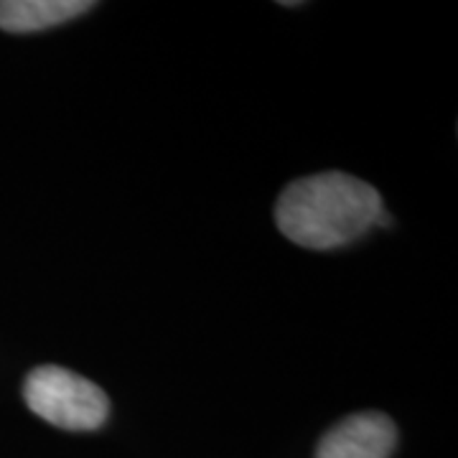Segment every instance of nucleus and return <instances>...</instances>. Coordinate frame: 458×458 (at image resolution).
Masks as SVG:
<instances>
[{"instance_id": "2", "label": "nucleus", "mask_w": 458, "mask_h": 458, "mask_svg": "<svg viewBox=\"0 0 458 458\" xmlns=\"http://www.w3.org/2000/svg\"><path fill=\"white\" fill-rule=\"evenodd\" d=\"M23 400L41 420L64 430H98L110 412V400L102 387L56 364H44L29 372Z\"/></svg>"}, {"instance_id": "4", "label": "nucleus", "mask_w": 458, "mask_h": 458, "mask_svg": "<svg viewBox=\"0 0 458 458\" xmlns=\"http://www.w3.org/2000/svg\"><path fill=\"white\" fill-rule=\"evenodd\" d=\"M92 8V0H0V29L8 33L47 31Z\"/></svg>"}, {"instance_id": "3", "label": "nucleus", "mask_w": 458, "mask_h": 458, "mask_svg": "<svg viewBox=\"0 0 458 458\" xmlns=\"http://www.w3.org/2000/svg\"><path fill=\"white\" fill-rule=\"evenodd\" d=\"M397 445V428L377 410L346 415L328 428L316 448V458H390Z\"/></svg>"}, {"instance_id": "1", "label": "nucleus", "mask_w": 458, "mask_h": 458, "mask_svg": "<svg viewBox=\"0 0 458 458\" xmlns=\"http://www.w3.org/2000/svg\"><path fill=\"white\" fill-rule=\"evenodd\" d=\"M276 225L306 250H336L390 225L375 186L342 171H324L288 183L276 204Z\"/></svg>"}]
</instances>
